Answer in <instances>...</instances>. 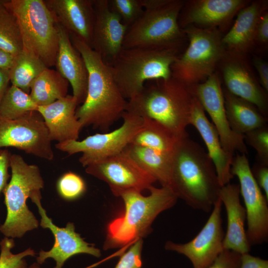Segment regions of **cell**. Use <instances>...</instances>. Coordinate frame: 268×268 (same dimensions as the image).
<instances>
[{"mask_svg":"<svg viewBox=\"0 0 268 268\" xmlns=\"http://www.w3.org/2000/svg\"><path fill=\"white\" fill-rule=\"evenodd\" d=\"M71 42L83 58L88 72L85 100L77 107L76 117L82 128L92 126L106 132L122 117L128 100L123 96L110 68L89 45L69 34Z\"/></svg>","mask_w":268,"mask_h":268,"instance_id":"obj_1","label":"cell"},{"mask_svg":"<svg viewBox=\"0 0 268 268\" xmlns=\"http://www.w3.org/2000/svg\"><path fill=\"white\" fill-rule=\"evenodd\" d=\"M214 166L199 144L181 138L172 154L170 188L190 207L210 212L221 188Z\"/></svg>","mask_w":268,"mask_h":268,"instance_id":"obj_2","label":"cell"},{"mask_svg":"<svg viewBox=\"0 0 268 268\" xmlns=\"http://www.w3.org/2000/svg\"><path fill=\"white\" fill-rule=\"evenodd\" d=\"M194 99L189 86L172 76L150 80L128 100L126 111L154 120L182 138L188 136Z\"/></svg>","mask_w":268,"mask_h":268,"instance_id":"obj_3","label":"cell"},{"mask_svg":"<svg viewBox=\"0 0 268 268\" xmlns=\"http://www.w3.org/2000/svg\"><path fill=\"white\" fill-rule=\"evenodd\" d=\"M150 194L128 191L120 197L125 204L124 213L112 221L108 227L105 249L120 247L140 239L150 229V226L161 212L175 205L178 199L168 187L152 186Z\"/></svg>","mask_w":268,"mask_h":268,"instance_id":"obj_4","label":"cell"},{"mask_svg":"<svg viewBox=\"0 0 268 268\" xmlns=\"http://www.w3.org/2000/svg\"><path fill=\"white\" fill-rule=\"evenodd\" d=\"M143 12L128 27L123 48L178 49L186 36L178 18L180 0H142Z\"/></svg>","mask_w":268,"mask_h":268,"instance_id":"obj_5","label":"cell"},{"mask_svg":"<svg viewBox=\"0 0 268 268\" xmlns=\"http://www.w3.org/2000/svg\"><path fill=\"white\" fill-rule=\"evenodd\" d=\"M179 51L122 48L108 65L120 91L129 100L142 90L146 81L171 77V67L180 55Z\"/></svg>","mask_w":268,"mask_h":268,"instance_id":"obj_6","label":"cell"},{"mask_svg":"<svg viewBox=\"0 0 268 268\" xmlns=\"http://www.w3.org/2000/svg\"><path fill=\"white\" fill-rule=\"evenodd\" d=\"M9 167L11 179L3 193L7 214L0 231L5 237L21 238L27 231L38 227V221L28 209V198L44 187V181L39 167L27 163L23 157L10 154Z\"/></svg>","mask_w":268,"mask_h":268,"instance_id":"obj_7","label":"cell"},{"mask_svg":"<svg viewBox=\"0 0 268 268\" xmlns=\"http://www.w3.org/2000/svg\"><path fill=\"white\" fill-rule=\"evenodd\" d=\"M5 8L15 17L23 49L50 68L55 66L59 47L57 22L44 0H7Z\"/></svg>","mask_w":268,"mask_h":268,"instance_id":"obj_8","label":"cell"},{"mask_svg":"<svg viewBox=\"0 0 268 268\" xmlns=\"http://www.w3.org/2000/svg\"><path fill=\"white\" fill-rule=\"evenodd\" d=\"M189 46L172 65V76L188 86L202 82L213 74L226 50L217 28L193 26L182 29Z\"/></svg>","mask_w":268,"mask_h":268,"instance_id":"obj_9","label":"cell"},{"mask_svg":"<svg viewBox=\"0 0 268 268\" xmlns=\"http://www.w3.org/2000/svg\"><path fill=\"white\" fill-rule=\"evenodd\" d=\"M122 118V125L109 133L96 134L82 140L59 142L56 147L69 155L81 152L79 162L83 167L119 154L131 143L143 122L142 117L127 111Z\"/></svg>","mask_w":268,"mask_h":268,"instance_id":"obj_10","label":"cell"},{"mask_svg":"<svg viewBox=\"0 0 268 268\" xmlns=\"http://www.w3.org/2000/svg\"><path fill=\"white\" fill-rule=\"evenodd\" d=\"M231 172L239 179L246 212V235L251 246L261 245L268 240V199L254 178L245 154L233 157Z\"/></svg>","mask_w":268,"mask_h":268,"instance_id":"obj_11","label":"cell"},{"mask_svg":"<svg viewBox=\"0 0 268 268\" xmlns=\"http://www.w3.org/2000/svg\"><path fill=\"white\" fill-rule=\"evenodd\" d=\"M51 141L44 120L37 111L15 120L0 118V148L14 147L51 160L54 156Z\"/></svg>","mask_w":268,"mask_h":268,"instance_id":"obj_12","label":"cell"},{"mask_svg":"<svg viewBox=\"0 0 268 268\" xmlns=\"http://www.w3.org/2000/svg\"><path fill=\"white\" fill-rule=\"evenodd\" d=\"M85 171L106 182L119 197L128 191L149 190L156 181L123 151L88 165Z\"/></svg>","mask_w":268,"mask_h":268,"instance_id":"obj_13","label":"cell"},{"mask_svg":"<svg viewBox=\"0 0 268 268\" xmlns=\"http://www.w3.org/2000/svg\"><path fill=\"white\" fill-rule=\"evenodd\" d=\"M189 86L193 95L210 116L223 148L232 155L236 151L247 153L244 135L234 132L229 124L223 89L218 75L214 73L204 81Z\"/></svg>","mask_w":268,"mask_h":268,"instance_id":"obj_14","label":"cell"},{"mask_svg":"<svg viewBox=\"0 0 268 268\" xmlns=\"http://www.w3.org/2000/svg\"><path fill=\"white\" fill-rule=\"evenodd\" d=\"M222 206L219 198L207 221L192 240L183 244L168 241L165 249L185 256L192 263L193 268H207L224 250Z\"/></svg>","mask_w":268,"mask_h":268,"instance_id":"obj_15","label":"cell"},{"mask_svg":"<svg viewBox=\"0 0 268 268\" xmlns=\"http://www.w3.org/2000/svg\"><path fill=\"white\" fill-rule=\"evenodd\" d=\"M30 199L38 207L41 216L40 226L50 229L55 238V243L51 250L40 251L36 258L38 264L41 265L47 259L52 258L56 262L54 268H62L66 261L75 255L87 254L96 257L100 256L101 253L98 249L90 246L75 232L73 223L68 222L66 227L60 228L52 222L42 206L41 192L34 194Z\"/></svg>","mask_w":268,"mask_h":268,"instance_id":"obj_16","label":"cell"},{"mask_svg":"<svg viewBox=\"0 0 268 268\" xmlns=\"http://www.w3.org/2000/svg\"><path fill=\"white\" fill-rule=\"evenodd\" d=\"M245 56L226 51L220 63L225 89L254 104L266 116L268 111L266 91L253 74Z\"/></svg>","mask_w":268,"mask_h":268,"instance_id":"obj_17","label":"cell"},{"mask_svg":"<svg viewBox=\"0 0 268 268\" xmlns=\"http://www.w3.org/2000/svg\"><path fill=\"white\" fill-rule=\"evenodd\" d=\"M249 3L244 0H194L184 2L179 24L182 29L189 26L216 28L230 21Z\"/></svg>","mask_w":268,"mask_h":268,"instance_id":"obj_18","label":"cell"},{"mask_svg":"<svg viewBox=\"0 0 268 268\" xmlns=\"http://www.w3.org/2000/svg\"><path fill=\"white\" fill-rule=\"evenodd\" d=\"M95 18L90 47L109 64L123 48L128 26L110 10L108 0H93Z\"/></svg>","mask_w":268,"mask_h":268,"instance_id":"obj_19","label":"cell"},{"mask_svg":"<svg viewBox=\"0 0 268 268\" xmlns=\"http://www.w3.org/2000/svg\"><path fill=\"white\" fill-rule=\"evenodd\" d=\"M56 22L90 46L95 14L93 0H45Z\"/></svg>","mask_w":268,"mask_h":268,"instance_id":"obj_20","label":"cell"},{"mask_svg":"<svg viewBox=\"0 0 268 268\" xmlns=\"http://www.w3.org/2000/svg\"><path fill=\"white\" fill-rule=\"evenodd\" d=\"M57 25L59 47L55 66L57 70L70 84L72 95L79 105L84 102L86 96L87 69L83 58L72 44L69 33L57 22Z\"/></svg>","mask_w":268,"mask_h":268,"instance_id":"obj_21","label":"cell"},{"mask_svg":"<svg viewBox=\"0 0 268 268\" xmlns=\"http://www.w3.org/2000/svg\"><path fill=\"white\" fill-rule=\"evenodd\" d=\"M240 194L239 185L229 183L221 187L219 198L225 208L227 220L223 248L242 255L249 253L251 247L245 229L246 212L240 202Z\"/></svg>","mask_w":268,"mask_h":268,"instance_id":"obj_22","label":"cell"},{"mask_svg":"<svg viewBox=\"0 0 268 268\" xmlns=\"http://www.w3.org/2000/svg\"><path fill=\"white\" fill-rule=\"evenodd\" d=\"M78 105L73 95H67L50 104L38 106L37 111L44 120L51 141L59 143L78 139L82 128L75 115Z\"/></svg>","mask_w":268,"mask_h":268,"instance_id":"obj_23","label":"cell"},{"mask_svg":"<svg viewBox=\"0 0 268 268\" xmlns=\"http://www.w3.org/2000/svg\"><path fill=\"white\" fill-rule=\"evenodd\" d=\"M190 125L197 129L203 140L220 185L223 186L229 183L234 177L231 172L234 156L222 147L218 132L206 117L203 109L195 96Z\"/></svg>","mask_w":268,"mask_h":268,"instance_id":"obj_24","label":"cell"},{"mask_svg":"<svg viewBox=\"0 0 268 268\" xmlns=\"http://www.w3.org/2000/svg\"><path fill=\"white\" fill-rule=\"evenodd\" d=\"M266 0L249 3L238 12L233 26L222 37V43L227 52L245 55L256 45L257 26L262 14L268 7Z\"/></svg>","mask_w":268,"mask_h":268,"instance_id":"obj_25","label":"cell"},{"mask_svg":"<svg viewBox=\"0 0 268 268\" xmlns=\"http://www.w3.org/2000/svg\"><path fill=\"white\" fill-rule=\"evenodd\" d=\"M227 118L231 129L244 135L254 129L267 126V117L251 103L223 89Z\"/></svg>","mask_w":268,"mask_h":268,"instance_id":"obj_26","label":"cell"},{"mask_svg":"<svg viewBox=\"0 0 268 268\" xmlns=\"http://www.w3.org/2000/svg\"><path fill=\"white\" fill-rule=\"evenodd\" d=\"M143 170L158 181L162 187L170 188L172 154L129 144L123 150Z\"/></svg>","mask_w":268,"mask_h":268,"instance_id":"obj_27","label":"cell"},{"mask_svg":"<svg viewBox=\"0 0 268 268\" xmlns=\"http://www.w3.org/2000/svg\"><path fill=\"white\" fill-rule=\"evenodd\" d=\"M142 118V126L130 143L172 154L177 142L182 138L177 136L159 122L147 118Z\"/></svg>","mask_w":268,"mask_h":268,"instance_id":"obj_28","label":"cell"},{"mask_svg":"<svg viewBox=\"0 0 268 268\" xmlns=\"http://www.w3.org/2000/svg\"><path fill=\"white\" fill-rule=\"evenodd\" d=\"M68 83L57 70L47 67L32 83L29 95L38 106L47 105L67 95Z\"/></svg>","mask_w":268,"mask_h":268,"instance_id":"obj_29","label":"cell"},{"mask_svg":"<svg viewBox=\"0 0 268 268\" xmlns=\"http://www.w3.org/2000/svg\"><path fill=\"white\" fill-rule=\"evenodd\" d=\"M47 67L32 53L23 49L14 57L9 69L12 85L29 94L32 83Z\"/></svg>","mask_w":268,"mask_h":268,"instance_id":"obj_30","label":"cell"},{"mask_svg":"<svg viewBox=\"0 0 268 268\" xmlns=\"http://www.w3.org/2000/svg\"><path fill=\"white\" fill-rule=\"evenodd\" d=\"M38 107L29 94L11 85L0 101V118L17 119L31 111H37Z\"/></svg>","mask_w":268,"mask_h":268,"instance_id":"obj_31","label":"cell"},{"mask_svg":"<svg viewBox=\"0 0 268 268\" xmlns=\"http://www.w3.org/2000/svg\"><path fill=\"white\" fill-rule=\"evenodd\" d=\"M0 49L14 57L23 50L21 35L16 19L5 7L0 10Z\"/></svg>","mask_w":268,"mask_h":268,"instance_id":"obj_32","label":"cell"},{"mask_svg":"<svg viewBox=\"0 0 268 268\" xmlns=\"http://www.w3.org/2000/svg\"><path fill=\"white\" fill-rule=\"evenodd\" d=\"M14 247L13 238L5 237L0 241V268H27L24 258L34 256L36 254L31 248L18 254H13L11 250Z\"/></svg>","mask_w":268,"mask_h":268,"instance_id":"obj_33","label":"cell"},{"mask_svg":"<svg viewBox=\"0 0 268 268\" xmlns=\"http://www.w3.org/2000/svg\"><path fill=\"white\" fill-rule=\"evenodd\" d=\"M108 2L110 10L128 27L136 21L143 12L142 0H108Z\"/></svg>","mask_w":268,"mask_h":268,"instance_id":"obj_34","label":"cell"},{"mask_svg":"<svg viewBox=\"0 0 268 268\" xmlns=\"http://www.w3.org/2000/svg\"><path fill=\"white\" fill-rule=\"evenodd\" d=\"M57 191L60 196L66 200H74L81 197L86 191V185L78 175L68 172L58 180Z\"/></svg>","mask_w":268,"mask_h":268,"instance_id":"obj_35","label":"cell"},{"mask_svg":"<svg viewBox=\"0 0 268 268\" xmlns=\"http://www.w3.org/2000/svg\"><path fill=\"white\" fill-rule=\"evenodd\" d=\"M245 142L253 147L258 155V162L268 165V129L266 126L244 134Z\"/></svg>","mask_w":268,"mask_h":268,"instance_id":"obj_36","label":"cell"},{"mask_svg":"<svg viewBox=\"0 0 268 268\" xmlns=\"http://www.w3.org/2000/svg\"><path fill=\"white\" fill-rule=\"evenodd\" d=\"M141 238L134 241L130 248L120 259L115 268H141Z\"/></svg>","mask_w":268,"mask_h":268,"instance_id":"obj_37","label":"cell"},{"mask_svg":"<svg viewBox=\"0 0 268 268\" xmlns=\"http://www.w3.org/2000/svg\"><path fill=\"white\" fill-rule=\"evenodd\" d=\"M241 255L225 250L207 268H240Z\"/></svg>","mask_w":268,"mask_h":268,"instance_id":"obj_38","label":"cell"},{"mask_svg":"<svg viewBox=\"0 0 268 268\" xmlns=\"http://www.w3.org/2000/svg\"><path fill=\"white\" fill-rule=\"evenodd\" d=\"M251 171L257 183L268 199V165L258 162Z\"/></svg>","mask_w":268,"mask_h":268,"instance_id":"obj_39","label":"cell"},{"mask_svg":"<svg viewBox=\"0 0 268 268\" xmlns=\"http://www.w3.org/2000/svg\"><path fill=\"white\" fill-rule=\"evenodd\" d=\"M256 44L266 45L268 42V12L265 11L259 20L255 38Z\"/></svg>","mask_w":268,"mask_h":268,"instance_id":"obj_40","label":"cell"},{"mask_svg":"<svg viewBox=\"0 0 268 268\" xmlns=\"http://www.w3.org/2000/svg\"><path fill=\"white\" fill-rule=\"evenodd\" d=\"M10 154L7 150L0 149V194L7 185L9 177L8 169Z\"/></svg>","mask_w":268,"mask_h":268,"instance_id":"obj_41","label":"cell"},{"mask_svg":"<svg viewBox=\"0 0 268 268\" xmlns=\"http://www.w3.org/2000/svg\"><path fill=\"white\" fill-rule=\"evenodd\" d=\"M253 63L259 76L260 84L266 91H268V64L262 59L255 57Z\"/></svg>","mask_w":268,"mask_h":268,"instance_id":"obj_42","label":"cell"},{"mask_svg":"<svg viewBox=\"0 0 268 268\" xmlns=\"http://www.w3.org/2000/svg\"><path fill=\"white\" fill-rule=\"evenodd\" d=\"M240 268H268V261L249 253L243 254L241 256Z\"/></svg>","mask_w":268,"mask_h":268,"instance_id":"obj_43","label":"cell"},{"mask_svg":"<svg viewBox=\"0 0 268 268\" xmlns=\"http://www.w3.org/2000/svg\"><path fill=\"white\" fill-rule=\"evenodd\" d=\"M9 81V69L0 68V101L8 87Z\"/></svg>","mask_w":268,"mask_h":268,"instance_id":"obj_44","label":"cell"},{"mask_svg":"<svg viewBox=\"0 0 268 268\" xmlns=\"http://www.w3.org/2000/svg\"><path fill=\"white\" fill-rule=\"evenodd\" d=\"M14 58L13 56L0 49V68L9 69Z\"/></svg>","mask_w":268,"mask_h":268,"instance_id":"obj_45","label":"cell"},{"mask_svg":"<svg viewBox=\"0 0 268 268\" xmlns=\"http://www.w3.org/2000/svg\"><path fill=\"white\" fill-rule=\"evenodd\" d=\"M7 0H0V10L5 8V4Z\"/></svg>","mask_w":268,"mask_h":268,"instance_id":"obj_46","label":"cell"},{"mask_svg":"<svg viewBox=\"0 0 268 268\" xmlns=\"http://www.w3.org/2000/svg\"><path fill=\"white\" fill-rule=\"evenodd\" d=\"M27 268H40V265L37 263H34Z\"/></svg>","mask_w":268,"mask_h":268,"instance_id":"obj_47","label":"cell"}]
</instances>
